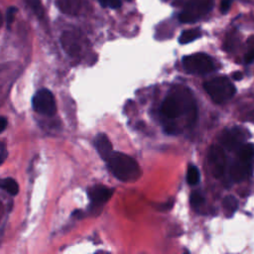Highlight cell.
<instances>
[{"label": "cell", "instance_id": "cell-11", "mask_svg": "<svg viewBox=\"0 0 254 254\" xmlns=\"http://www.w3.org/2000/svg\"><path fill=\"white\" fill-rule=\"evenodd\" d=\"M251 173V165L250 162L238 160L234 162L230 169H229V175L232 181L239 183L244 180H246Z\"/></svg>", "mask_w": 254, "mask_h": 254}, {"label": "cell", "instance_id": "cell-1", "mask_svg": "<svg viewBox=\"0 0 254 254\" xmlns=\"http://www.w3.org/2000/svg\"><path fill=\"white\" fill-rule=\"evenodd\" d=\"M161 112L170 119H175L186 114L189 125H192L196 119L195 102L188 88H175V91L169 93L164 99Z\"/></svg>", "mask_w": 254, "mask_h": 254}, {"label": "cell", "instance_id": "cell-29", "mask_svg": "<svg viewBox=\"0 0 254 254\" xmlns=\"http://www.w3.org/2000/svg\"><path fill=\"white\" fill-rule=\"evenodd\" d=\"M2 213H3V205H2V202L0 201V219L2 217Z\"/></svg>", "mask_w": 254, "mask_h": 254}, {"label": "cell", "instance_id": "cell-24", "mask_svg": "<svg viewBox=\"0 0 254 254\" xmlns=\"http://www.w3.org/2000/svg\"><path fill=\"white\" fill-rule=\"evenodd\" d=\"M165 132L166 133H168V134H178L180 131H179V129H178V127H177V125L176 124H168V125H166L165 126Z\"/></svg>", "mask_w": 254, "mask_h": 254}, {"label": "cell", "instance_id": "cell-17", "mask_svg": "<svg viewBox=\"0 0 254 254\" xmlns=\"http://www.w3.org/2000/svg\"><path fill=\"white\" fill-rule=\"evenodd\" d=\"M201 33L199 31V29H190V30H186L184 31L180 38H179V42L183 45L185 44H189L196 39H198L200 37Z\"/></svg>", "mask_w": 254, "mask_h": 254}, {"label": "cell", "instance_id": "cell-14", "mask_svg": "<svg viewBox=\"0 0 254 254\" xmlns=\"http://www.w3.org/2000/svg\"><path fill=\"white\" fill-rule=\"evenodd\" d=\"M222 206L226 216H231L238 208V200L233 195H227L223 198Z\"/></svg>", "mask_w": 254, "mask_h": 254}, {"label": "cell", "instance_id": "cell-6", "mask_svg": "<svg viewBox=\"0 0 254 254\" xmlns=\"http://www.w3.org/2000/svg\"><path fill=\"white\" fill-rule=\"evenodd\" d=\"M32 105L36 112L46 116H53L57 112L56 99L53 93L46 88H42L35 93Z\"/></svg>", "mask_w": 254, "mask_h": 254}, {"label": "cell", "instance_id": "cell-19", "mask_svg": "<svg viewBox=\"0 0 254 254\" xmlns=\"http://www.w3.org/2000/svg\"><path fill=\"white\" fill-rule=\"evenodd\" d=\"M199 171L195 166H190L187 173V181L190 186H194L199 182Z\"/></svg>", "mask_w": 254, "mask_h": 254}, {"label": "cell", "instance_id": "cell-16", "mask_svg": "<svg viewBox=\"0 0 254 254\" xmlns=\"http://www.w3.org/2000/svg\"><path fill=\"white\" fill-rule=\"evenodd\" d=\"M38 19H45V8L41 0H24Z\"/></svg>", "mask_w": 254, "mask_h": 254}, {"label": "cell", "instance_id": "cell-12", "mask_svg": "<svg viewBox=\"0 0 254 254\" xmlns=\"http://www.w3.org/2000/svg\"><path fill=\"white\" fill-rule=\"evenodd\" d=\"M94 146L99 154V156L104 160L107 161V159L111 156L113 153V148L110 140L105 134H98L94 139Z\"/></svg>", "mask_w": 254, "mask_h": 254}, {"label": "cell", "instance_id": "cell-13", "mask_svg": "<svg viewBox=\"0 0 254 254\" xmlns=\"http://www.w3.org/2000/svg\"><path fill=\"white\" fill-rule=\"evenodd\" d=\"M59 9L67 15H77L79 14L82 3L81 0H56Z\"/></svg>", "mask_w": 254, "mask_h": 254}, {"label": "cell", "instance_id": "cell-10", "mask_svg": "<svg viewBox=\"0 0 254 254\" xmlns=\"http://www.w3.org/2000/svg\"><path fill=\"white\" fill-rule=\"evenodd\" d=\"M113 194V190L102 185L93 186L88 190V196L93 207L102 206Z\"/></svg>", "mask_w": 254, "mask_h": 254}, {"label": "cell", "instance_id": "cell-28", "mask_svg": "<svg viewBox=\"0 0 254 254\" xmlns=\"http://www.w3.org/2000/svg\"><path fill=\"white\" fill-rule=\"evenodd\" d=\"M243 74L240 72V71H235L234 73H232V78L234 80H240L242 78Z\"/></svg>", "mask_w": 254, "mask_h": 254}, {"label": "cell", "instance_id": "cell-4", "mask_svg": "<svg viewBox=\"0 0 254 254\" xmlns=\"http://www.w3.org/2000/svg\"><path fill=\"white\" fill-rule=\"evenodd\" d=\"M213 6V0H189L179 19L182 23H192L205 16Z\"/></svg>", "mask_w": 254, "mask_h": 254}, {"label": "cell", "instance_id": "cell-26", "mask_svg": "<svg viewBox=\"0 0 254 254\" xmlns=\"http://www.w3.org/2000/svg\"><path fill=\"white\" fill-rule=\"evenodd\" d=\"M7 155H8V152H7L6 146L4 144H1L0 145V165L4 163V161L7 158Z\"/></svg>", "mask_w": 254, "mask_h": 254}, {"label": "cell", "instance_id": "cell-15", "mask_svg": "<svg viewBox=\"0 0 254 254\" xmlns=\"http://www.w3.org/2000/svg\"><path fill=\"white\" fill-rule=\"evenodd\" d=\"M0 189L4 190L11 195H16L19 191V185L12 178L0 179Z\"/></svg>", "mask_w": 254, "mask_h": 254}, {"label": "cell", "instance_id": "cell-8", "mask_svg": "<svg viewBox=\"0 0 254 254\" xmlns=\"http://www.w3.org/2000/svg\"><path fill=\"white\" fill-rule=\"evenodd\" d=\"M244 134L239 128L226 129L220 136V142L222 146L228 151L238 150L244 144Z\"/></svg>", "mask_w": 254, "mask_h": 254}, {"label": "cell", "instance_id": "cell-20", "mask_svg": "<svg viewBox=\"0 0 254 254\" xmlns=\"http://www.w3.org/2000/svg\"><path fill=\"white\" fill-rule=\"evenodd\" d=\"M248 45H249V51L245 54L244 62L246 64H251L254 62V37L249 39Z\"/></svg>", "mask_w": 254, "mask_h": 254}, {"label": "cell", "instance_id": "cell-22", "mask_svg": "<svg viewBox=\"0 0 254 254\" xmlns=\"http://www.w3.org/2000/svg\"><path fill=\"white\" fill-rule=\"evenodd\" d=\"M99 4L105 8L117 9L121 6V0H98Z\"/></svg>", "mask_w": 254, "mask_h": 254}, {"label": "cell", "instance_id": "cell-2", "mask_svg": "<svg viewBox=\"0 0 254 254\" xmlns=\"http://www.w3.org/2000/svg\"><path fill=\"white\" fill-rule=\"evenodd\" d=\"M106 162L110 172L121 182H134L140 176L139 165L126 154L113 152Z\"/></svg>", "mask_w": 254, "mask_h": 254}, {"label": "cell", "instance_id": "cell-21", "mask_svg": "<svg viewBox=\"0 0 254 254\" xmlns=\"http://www.w3.org/2000/svg\"><path fill=\"white\" fill-rule=\"evenodd\" d=\"M190 201L191 206H193V207H198L199 205H201V204L203 203L204 198H203V196H202L201 193H199V192H197V191H194V192H192V193L190 194Z\"/></svg>", "mask_w": 254, "mask_h": 254}, {"label": "cell", "instance_id": "cell-25", "mask_svg": "<svg viewBox=\"0 0 254 254\" xmlns=\"http://www.w3.org/2000/svg\"><path fill=\"white\" fill-rule=\"evenodd\" d=\"M231 3H232V0H222L221 1V4H220V11L221 13L225 14L228 12L230 6H231Z\"/></svg>", "mask_w": 254, "mask_h": 254}, {"label": "cell", "instance_id": "cell-5", "mask_svg": "<svg viewBox=\"0 0 254 254\" xmlns=\"http://www.w3.org/2000/svg\"><path fill=\"white\" fill-rule=\"evenodd\" d=\"M184 68L190 73L205 74L214 69L212 59L203 53H196L183 58Z\"/></svg>", "mask_w": 254, "mask_h": 254}, {"label": "cell", "instance_id": "cell-7", "mask_svg": "<svg viewBox=\"0 0 254 254\" xmlns=\"http://www.w3.org/2000/svg\"><path fill=\"white\" fill-rule=\"evenodd\" d=\"M208 163L211 174L215 178H220L224 173L226 157L223 149L218 145H212L208 151Z\"/></svg>", "mask_w": 254, "mask_h": 254}, {"label": "cell", "instance_id": "cell-30", "mask_svg": "<svg viewBox=\"0 0 254 254\" xmlns=\"http://www.w3.org/2000/svg\"><path fill=\"white\" fill-rule=\"evenodd\" d=\"M2 24H3V16H2V14L0 12V27L2 26Z\"/></svg>", "mask_w": 254, "mask_h": 254}, {"label": "cell", "instance_id": "cell-23", "mask_svg": "<svg viewBox=\"0 0 254 254\" xmlns=\"http://www.w3.org/2000/svg\"><path fill=\"white\" fill-rule=\"evenodd\" d=\"M17 13V8L14 6H11L7 9V13H6V22L8 26H11L12 23L15 20V16Z\"/></svg>", "mask_w": 254, "mask_h": 254}, {"label": "cell", "instance_id": "cell-9", "mask_svg": "<svg viewBox=\"0 0 254 254\" xmlns=\"http://www.w3.org/2000/svg\"><path fill=\"white\" fill-rule=\"evenodd\" d=\"M61 44L64 52L70 57H76L81 52V40L78 34L72 31H64L61 36Z\"/></svg>", "mask_w": 254, "mask_h": 254}, {"label": "cell", "instance_id": "cell-3", "mask_svg": "<svg viewBox=\"0 0 254 254\" xmlns=\"http://www.w3.org/2000/svg\"><path fill=\"white\" fill-rule=\"evenodd\" d=\"M205 91L215 103H223L230 99L236 92L234 84L226 76H216L203 83Z\"/></svg>", "mask_w": 254, "mask_h": 254}, {"label": "cell", "instance_id": "cell-27", "mask_svg": "<svg viewBox=\"0 0 254 254\" xmlns=\"http://www.w3.org/2000/svg\"><path fill=\"white\" fill-rule=\"evenodd\" d=\"M7 124H8L7 119L3 116H0V133H2L6 129Z\"/></svg>", "mask_w": 254, "mask_h": 254}, {"label": "cell", "instance_id": "cell-18", "mask_svg": "<svg viewBox=\"0 0 254 254\" xmlns=\"http://www.w3.org/2000/svg\"><path fill=\"white\" fill-rule=\"evenodd\" d=\"M237 151L238 158L242 161L250 162L254 158V145L252 144H243Z\"/></svg>", "mask_w": 254, "mask_h": 254}]
</instances>
